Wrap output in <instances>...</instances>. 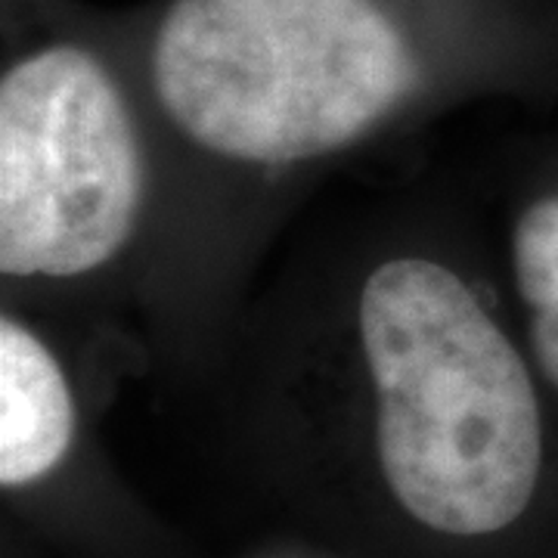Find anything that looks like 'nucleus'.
Instances as JSON below:
<instances>
[{"instance_id":"obj_1","label":"nucleus","mask_w":558,"mask_h":558,"mask_svg":"<svg viewBox=\"0 0 558 558\" xmlns=\"http://www.w3.org/2000/svg\"><path fill=\"white\" fill-rule=\"evenodd\" d=\"M558 72L556 0H165L143 38L161 112L205 153H339L450 65Z\"/></svg>"},{"instance_id":"obj_3","label":"nucleus","mask_w":558,"mask_h":558,"mask_svg":"<svg viewBox=\"0 0 558 558\" xmlns=\"http://www.w3.org/2000/svg\"><path fill=\"white\" fill-rule=\"evenodd\" d=\"M137 124L112 57L84 28L25 32L0 78V274L75 279L140 218Z\"/></svg>"},{"instance_id":"obj_2","label":"nucleus","mask_w":558,"mask_h":558,"mask_svg":"<svg viewBox=\"0 0 558 558\" xmlns=\"http://www.w3.org/2000/svg\"><path fill=\"white\" fill-rule=\"evenodd\" d=\"M376 403V453L400 506L450 537L512 527L546 465L543 385L469 282L400 255L369 270L357 304Z\"/></svg>"},{"instance_id":"obj_4","label":"nucleus","mask_w":558,"mask_h":558,"mask_svg":"<svg viewBox=\"0 0 558 558\" xmlns=\"http://www.w3.org/2000/svg\"><path fill=\"white\" fill-rule=\"evenodd\" d=\"M75 438V400L60 360L10 314L0 319V484L40 481Z\"/></svg>"},{"instance_id":"obj_5","label":"nucleus","mask_w":558,"mask_h":558,"mask_svg":"<svg viewBox=\"0 0 558 558\" xmlns=\"http://www.w3.org/2000/svg\"><path fill=\"white\" fill-rule=\"evenodd\" d=\"M509 267L524 311L527 357L543 391L558 398V178L521 205L509 236Z\"/></svg>"}]
</instances>
